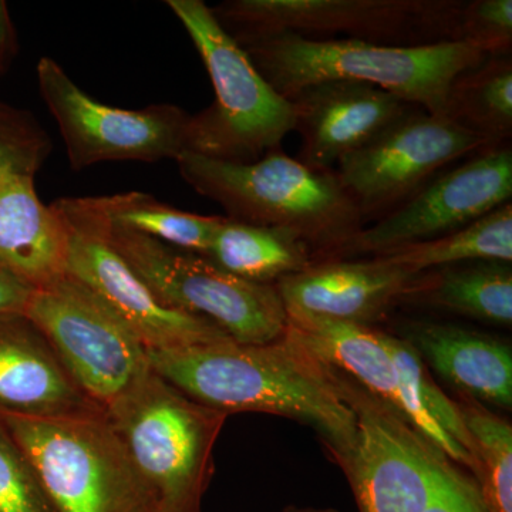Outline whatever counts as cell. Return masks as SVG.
<instances>
[{"mask_svg":"<svg viewBox=\"0 0 512 512\" xmlns=\"http://www.w3.org/2000/svg\"><path fill=\"white\" fill-rule=\"evenodd\" d=\"M242 49L286 100L311 84L346 80L379 87L434 116H446L448 92L457 76L488 57L464 42L387 46L288 33Z\"/></svg>","mask_w":512,"mask_h":512,"instance_id":"3957f363","label":"cell"},{"mask_svg":"<svg viewBox=\"0 0 512 512\" xmlns=\"http://www.w3.org/2000/svg\"><path fill=\"white\" fill-rule=\"evenodd\" d=\"M103 410L64 370L23 313L0 315V412L57 417Z\"/></svg>","mask_w":512,"mask_h":512,"instance_id":"e0dca14e","label":"cell"},{"mask_svg":"<svg viewBox=\"0 0 512 512\" xmlns=\"http://www.w3.org/2000/svg\"><path fill=\"white\" fill-rule=\"evenodd\" d=\"M421 512H488L477 484L461 477Z\"/></svg>","mask_w":512,"mask_h":512,"instance_id":"f546056e","label":"cell"},{"mask_svg":"<svg viewBox=\"0 0 512 512\" xmlns=\"http://www.w3.org/2000/svg\"><path fill=\"white\" fill-rule=\"evenodd\" d=\"M185 183L244 224L291 229L320 261L343 258L365 221L335 171H318L276 150L251 164L184 153L175 160Z\"/></svg>","mask_w":512,"mask_h":512,"instance_id":"7a4b0ae2","label":"cell"},{"mask_svg":"<svg viewBox=\"0 0 512 512\" xmlns=\"http://www.w3.org/2000/svg\"><path fill=\"white\" fill-rule=\"evenodd\" d=\"M399 330L400 338L460 394L511 409L512 352L503 340L451 323L424 320L404 322Z\"/></svg>","mask_w":512,"mask_h":512,"instance_id":"d6986e66","label":"cell"},{"mask_svg":"<svg viewBox=\"0 0 512 512\" xmlns=\"http://www.w3.org/2000/svg\"><path fill=\"white\" fill-rule=\"evenodd\" d=\"M191 37L214 86L215 100L191 117L188 153L251 164L281 150L295 131L292 103L256 70L202 0H167Z\"/></svg>","mask_w":512,"mask_h":512,"instance_id":"277c9868","label":"cell"},{"mask_svg":"<svg viewBox=\"0 0 512 512\" xmlns=\"http://www.w3.org/2000/svg\"><path fill=\"white\" fill-rule=\"evenodd\" d=\"M474 443L478 490L488 512H512V427L483 403L461 394L456 402Z\"/></svg>","mask_w":512,"mask_h":512,"instance_id":"484cf974","label":"cell"},{"mask_svg":"<svg viewBox=\"0 0 512 512\" xmlns=\"http://www.w3.org/2000/svg\"><path fill=\"white\" fill-rule=\"evenodd\" d=\"M511 197V144L488 146L436 175L396 210L363 228L343 258L373 256L441 237L480 220Z\"/></svg>","mask_w":512,"mask_h":512,"instance_id":"5bb4252c","label":"cell"},{"mask_svg":"<svg viewBox=\"0 0 512 512\" xmlns=\"http://www.w3.org/2000/svg\"><path fill=\"white\" fill-rule=\"evenodd\" d=\"M69 232L47 207L35 178L0 175V266L29 288H45L67 275Z\"/></svg>","mask_w":512,"mask_h":512,"instance_id":"ac0fdd59","label":"cell"},{"mask_svg":"<svg viewBox=\"0 0 512 512\" xmlns=\"http://www.w3.org/2000/svg\"><path fill=\"white\" fill-rule=\"evenodd\" d=\"M446 116L491 144L510 143L511 55L488 56L457 76L448 92Z\"/></svg>","mask_w":512,"mask_h":512,"instance_id":"cb8c5ba5","label":"cell"},{"mask_svg":"<svg viewBox=\"0 0 512 512\" xmlns=\"http://www.w3.org/2000/svg\"><path fill=\"white\" fill-rule=\"evenodd\" d=\"M284 512H339V511L332 510V508L295 507V505H291V507L285 508Z\"/></svg>","mask_w":512,"mask_h":512,"instance_id":"d6a6232c","label":"cell"},{"mask_svg":"<svg viewBox=\"0 0 512 512\" xmlns=\"http://www.w3.org/2000/svg\"><path fill=\"white\" fill-rule=\"evenodd\" d=\"M107 238L158 301L208 320L237 343L264 345L281 338L288 328V313L275 285L245 281L207 256L110 221Z\"/></svg>","mask_w":512,"mask_h":512,"instance_id":"ba28073f","label":"cell"},{"mask_svg":"<svg viewBox=\"0 0 512 512\" xmlns=\"http://www.w3.org/2000/svg\"><path fill=\"white\" fill-rule=\"evenodd\" d=\"M151 369L181 392L224 414H275L318 431L336 463L349 456L356 416L332 366L288 325L264 345L235 340L148 352Z\"/></svg>","mask_w":512,"mask_h":512,"instance_id":"6da1fadb","label":"cell"},{"mask_svg":"<svg viewBox=\"0 0 512 512\" xmlns=\"http://www.w3.org/2000/svg\"><path fill=\"white\" fill-rule=\"evenodd\" d=\"M33 289L0 266V315L25 312Z\"/></svg>","mask_w":512,"mask_h":512,"instance_id":"4dcf8cb0","label":"cell"},{"mask_svg":"<svg viewBox=\"0 0 512 512\" xmlns=\"http://www.w3.org/2000/svg\"><path fill=\"white\" fill-rule=\"evenodd\" d=\"M356 416V439L339 461L360 512H421L461 474L430 441L382 400L332 366Z\"/></svg>","mask_w":512,"mask_h":512,"instance_id":"9c48e42d","label":"cell"},{"mask_svg":"<svg viewBox=\"0 0 512 512\" xmlns=\"http://www.w3.org/2000/svg\"><path fill=\"white\" fill-rule=\"evenodd\" d=\"M464 0H227L211 8L239 46L278 35L387 46L458 42Z\"/></svg>","mask_w":512,"mask_h":512,"instance_id":"52a82bcc","label":"cell"},{"mask_svg":"<svg viewBox=\"0 0 512 512\" xmlns=\"http://www.w3.org/2000/svg\"><path fill=\"white\" fill-rule=\"evenodd\" d=\"M403 303L430 306L495 325L511 326V264L478 261L423 272L416 288Z\"/></svg>","mask_w":512,"mask_h":512,"instance_id":"7402d4cb","label":"cell"},{"mask_svg":"<svg viewBox=\"0 0 512 512\" xmlns=\"http://www.w3.org/2000/svg\"><path fill=\"white\" fill-rule=\"evenodd\" d=\"M104 412L158 511L201 512L227 414L191 399L153 369Z\"/></svg>","mask_w":512,"mask_h":512,"instance_id":"5b68a950","label":"cell"},{"mask_svg":"<svg viewBox=\"0 0 512 512\" xmlns=\"http://www.w3.org/2000/svg\"><path fill=\"white\" fill-rule=\"evenodd\" d=\"M53 207L69 232L67 274L86 285L116 313L147 352L212 345L231 340L208 320L158 301L107 238L99 197L60 198Z\"/></svg>","mask_w":512,"mask_h":512,"instance_id":"8fae6325","label":"cell"},{"mask_svg":"<svg viewBox=\"0 0 512 512\" xmlns=\"http://www.w3.org/2000/svg\"><path fill=\"white\" fill-rule=\"evenodd\" d=\"M56 512H160L104 410L33 417L0 412Z\"/></svg>","mask_w":512,"mask_h":512,"instance_id":"8992f818","label":"cell"},{"mask_svg":"<svg viewBox=\"0 0 512 512\" xmlns=\"http://www.w3.org/2000/svg\"><path fill=\"white\" fill-rule=\"evenodd\" d=\"M488 146L494 144L456 121L417 109L343 157L335 173L366 224L396 210L448 165Z\"/></svg>","mask_w":512,"mask_h":512,"instance_id":"4fadbf2b","label":"cell"},{"mask_svg":"<svg viewBox=\"0 0 512 512\" xmlns=\"http://www.w3.org/2000/svg\"><path fill=\"white\" fill-rule=\"evenodd\" d=\"M409 271H434L468 262L512 261V202L466 227L429 241L373 255Z\"/></svg>","mask_w":512,"mask_h":512,"instance_id":"603a6c76","label":"cell"},{"mask_svg":"<svg viewBox=\"0 0 512 512\" xmlns=\"http://www.w3.org/2000/svg\"><path fill=\"white\" fill-rule=\"evenodd\" d=\"M52 150L49 134L30 111L0 100V175L35 178Z\"/></svg>","mask_w":512,"mask_h":512,"instance_id":"4316f807","label":"cell"},{"mask_svg":"<svg viewBox=\"0 0 512 512\" xmlns=\"http://www.w3.org/2000/svg\"><path fill=\"white\" fill-rule=\"evenodd\" d=\"M23 315L45 336L73 382L103 410L151 372L143 343L69 274L35 289Z\"/></svg>","mask_w":512,"mask_h":512,"instance_id":"30bf717a","label":"cell"},{"mask_svg":"<svg viewBox=\"0 0 512 512\" xmlns=\"http://www.w3.org/2000/svg\"><path fill=\"white\" fill-rule=\"evenodd\" d=\"M457 40L476 46L487 56L511 55V0L464 2Z\"/></svg>","mask_w":512,"mask_h":512,"instance_id":"f1b7e54d","label":"cell"},{"mask_svg":"<svg viewBox=\"0 0 512 512\" xmlns=\"http://www.w3.org/2000/svg\"><path fill=\"white\" fill-rule=\"evenodd\" d=\"M0 512H56L29 458L2 424Z\"/></svg>","mask_w":512,"mask_h":512,"instance_id":"83f0119b","label":"cell"},{"mask_svg":"<svg viewBox=\"0 0 512 512\" xmlns=\"http://www.w3.org/2000/svg\"><path fill=\"white\" fill-rule=\"evenodd\" d=\"M18 52V35L10 18L8 3L0 0V77L8 72Z\"/></svg>","mask_w":512,"mask_h":512,"instance_id":"1f68e13d","label":"cell"},{"mask_svg":"<svg viewBox=\"0 0 512 512\" xmlns=\"http://www.w3.org/2000/svg\"><path fill=\"white\" fill-rule=\"evenodd\" d=\"M288 100L302 138L298 160L318 171H335L343 157L420 109L379 87L346 80L311 84Z\"/></svg>","mask_w":512,"mask_h":512,"instance_id":"9a60e30c","label":"cell"},{"mask_svg":"<svg viewBox=\"0 0 512 512\" xmlns=\"http://www.w3.org/2000/svg\"><path fill=\"white\" fill-rule=\"evenodd\" d=\"M111 224L207 256L224 217H205L177 210L144 192L99 197Z\"/></svg>","mask_w":512,"mask_h":512,"instance_id":"d4e9b609","label":"cell"},{"mask_svg":"<svg viewBox=\"0 0 512 512\" xmlns=\"http://www.w3.org/2000/svg\"><path fill=\"white\" fill-rule=\"evenodd\" d=\"M207 258L229 274L276 285L320 261L315 249L291 229L244 224L224 217Z\"/></svg>","mask_w":512,"mask_h":512,"instance_id":"44dd1931","label":"cell"},{"mask_svg":"<svg viewBox=\"0 0 512 512\" xmlns=\"http://www.w3.org/2000/svg\"><path fill=\"white\" fill-rule=\"evenodd\" d=\"M36 73L39 92L59 127L74 170L104 161H175L188 153L192 116L181 107L107 106L83 92L52 57H42Z\"/></svg>","mask_w":512,"mask_h":512,"instance_id":"7c38bea8","label":"cell"},{"mask_svg":"<svg viewBox=\"0 0 512 512\" xmlns=\"http://www.w3.org/2000/svg\"><path fill=\"white\" fill-rule=\"evenodd\" d=\"M420 274L382 258L325 259L276 284L286 312L372 326L416 288Z\"/></svg>","mask_w":512,"mask_h":512,"instance_id":"2e32d148","label":"cell"},{"mask_svg":"<svg viewBox=\"0 0 512 512\" xmlns=\"http://www.w3.org/2000/svg\"><path fill=\"white\" fill-rule=\"evenodd\" d=\"M288 313V325L330 366L345 373L409 423L410 404L402 375L386 343L372 326Z\"/></svg>","mask_w":512,"mask_h":512,"instance_id":"ffe728a7","label":"cell"}]
</instances>
